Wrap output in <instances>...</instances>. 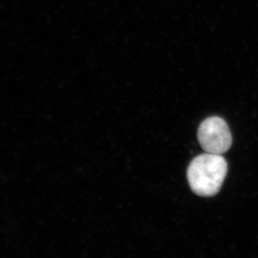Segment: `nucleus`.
Returning <instances> with one entry per match:
<instances>
[{
	"label": "nucleus",
	"mask_w": 258,
	"mask_h": 258,
	"mask_svg": "<svg viewBox=\"0 0 258 258\" xmlns=\"http://www.w3.org/2000/svg\"><path fill=\"white\" fill-rule=\"evenodd\" d=\"M227 173V161L221 155L203 154L190 162L188 181L196 194L212 197L222 187Z\"/></svg>",
	"instance_id": "nucleus-1"
},
{
	"label": "nucleus",
	"mask_w": 258,
	"mask_h": 258,
	"mask_svg": "<svg viewBox=\"0 0 258 258\" xmlns=\"http://www.w3.org/2000/svg\"><path fill=\"white\" fill-rule=\"evenodd\" d=\"M198 140L207 153L222 155L232 143V137L227 122L220 117L205 119L198 130Z\"/></svg>",
	"instance_id": "nucleus-2"
}]
</instances>
